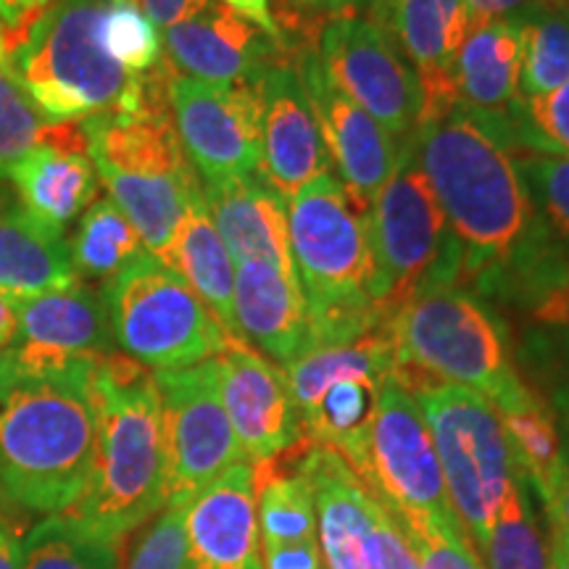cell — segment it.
Instances as JSON below:
<instances>
[{
    "label": "cell",
    "mask_w": 569,
    "mask_h": 569,
    "mask_svg": "<svg viewBox=\"0 0 569 569\" xmlns=\"http://www.w3.org/2000/svg\"><path fill=\"white\" fill-rule=\"evenodd\" d=\"M9 507L11 503L0 496V569H21V536Z\"/></svg>",
    "instance_id": "681fc988"
},
{
    "label": "cell",
    "mask_w": 569,
    "mask_h": 569,
    "mask_svg": "<svg viewBox=\"0 0 569 569\" xmlns=\"http://www.w3.org/2000/svg\"><path fill=\"white\" fill-rule=\"evenodd\" d=\"M96 451L88 486L63 517L124 540L169 503V457L156 377L122 351L92 369Z\"/></svg>",
    "instance_id": "3957f363"
},
{
    "label": "cell",
    "mask_w": 569,
    "mask_h": 569,
    "mask_svg": "<svg viewBox=\"0 0 569 569\" xmlns=\"http://www.w3.org/2000/svg\"><path fill=\"white\" fill-rule=\"evenodd\" d=\"M80 282L67 232L40 222L13 201H0V293L13 301Z\"/></svg>",
    "instance_id": "d4e9b609"
},
{
    "label": "cell",
    "mask_w": 569,
    "mask_h": 569,
    "mask_svg": "<svg viewBox=\"0 0 569 569\" xmlns=\"http://www.w3.org/2000/svg\"><path fill=\"white\" fill-rule=\"evenodd\" d=\"M261 551H264V569H327L319 540L261 546Z\"/></svg>",
    "instance_id": "7bdbcfd3"
},
{
    "label": "cell",
    "mask_w": 569,
    "mask_h": 569,
    "mask_svg": "<svg viewBox=\"0 0 569 569\" xmlns=\"http://www.w3.org/2000/svg\"><path fill=\"white\" fill-rule=\"evenodd\" d=\"M13 336H17V301L0 293V351L11 346Z\"/></svg>",
    "instance_id": "f907efd6"
},
{
    "label": "cell",
    "mask_w": 569,
    "mask_h": 569,
    "mask_svg": "<svg viewBox=\"0 0 569 569\" xmlns=\"http://www.w3.org/2000/svg\"><path fill=\"white\" fill-rule=\"evenodd\" d=\"M222 6L232 9L234 13H240V17L251 21V24L259 27L261 32L269 34V38L277 40L282 46L280 27H277L272 3H269V0H222Z\"/></svg>",
    "instance_id": "c3c4849f"
},
{
    "label": "cell",
    "mask_w": 569,
    "mask_h": 569,
    "mask_svg": "<svg viewBox=\"0 0 569 569\" xmlns=\"http://www.w3.org/2000/svg\"><path fill=\"white\" fill-rule=\"evenodd\" d=\"M478 553L486 569H551L549 530L540 528L528 480L507 498Z\"/></svg>",
    "instance_id": "836d02e7"
},
{
    "label": "cell",
    "mask_w": 569,
    "mask_h": 569,
    "mask_svg": "<svg viewBox=\"0 0 569 569\" xmlns=\"http://www.w3.org/2000/svg\"><path fill=\"white\" fill-rule=\"evenodd\" d=\"M296 67L315 106L327 153H330L332 167L338 169V180L351 201L369 213L375 196L393 174L403 146H398L365 109H359L330 80L317 46L298 51Z\"/></svg>",
    "instance_id": "2e32d148"
},
{
    "label": "cell",
    "mask_w": 569,
    "mask_h": 569,
    "mask_svg": "<svg viewBox=\"0 0 569 569\" xmlns=\"http://www.w3.org/2000/svg\"><path fill=\"white\" fill-rule=\"evenodd\" d=\"M21 569H122V540L51 515L21 538Z\"/></svg>",
    "instance_id": "d6a6232c"
},
{
    "label": "cell",
    "mask_w": 569,
    "mask_h": 569,
    "mask_svg": "<svg viewBox=\"0 0 569 569\" xmlns=\"http://www.w3.org/2000/svg\"><path fill=\"white\" fill-rule=\"evenodd\" d=\"M551 540V569H569V549L559 540Z\"/></svg>",
    "instance_id": "f5cc1de1"
},
{
    "label": "cell",
    "mask_w": 569,
    "mask_h": 569,
    "mask_svg": "<svg viewBox=\"0 0 569 569\" xmlns=\"http://www.w3.org/2000/svg\"><path fill=\"white\" fill-rule=\"evenodd\" d=\"M517 19L522 27L519 98L549 96L569 82V13L538 3Z\"/></svg>",
    "instance_id": "e575fe53"
},
{
    "label": "cell",
    "mask_w": 569,
    "mask_h": 569,
    "mask_svg": "<svg viewBox=\"0 0 569 569\" xmlns=\"http://www.w3.org/2000/svg\"><path fill=\"white\" fill-rule=\"evenodd\" d=\"M261 98L259 177L284 201L332 172L322 127L296 67V56L274 61L256 82Z\"/></svg>",
    "instance_id": "ac0fdd59"
},
{
    "label": "cell",
    "mask_w": 569,
    "mask_h": 569,
    "mask_svg": "<svg viewBox=\"0 0 569 569\" xmlns=\"http://www.w3.org/2000/svg\"><path fill=\"white\" fill-rule=\"evenodd\" d=\"M161 261L169 269H174L206 303V309L222 322L224 330L232 338H238L232 315L234 261L227 251L222 234L217 232L209 209H206L201 190L190 198L188 209H184L180 224H177L172 243L161 256Z\"/></svg>",
    "instance_id": "4316f807"
},
{
    "label": "cell",
    "mask_w": 569,
    "mask_h": 569,
    "mask_svg": "<svg viewBox=\"0 0 569 569\" xmlns=\"http://www.w3.org/2000/svg\"><path fill=\"white\" fill-rule=\"evenodd\" d=\"M53 0H0V27L9 40V56Z\"/></svg>",
    "instance_id": "ee69618b"
},
{
    "label": "cell",
    "mask_w": 569,
    "mask_h": 569,
    "mask_svg": "<svg viewBox=\"0 0 569 569\" xmlns=\"http://www.w3.org/2000/svg\"><path fill=\"white\" fill-rule=\"evenodd\" d=\"M525 315L519 365L528 369V386L569 422V280L553 288Z\"/></svg>",
    "instance_id": "f546056e"
},
{
    "label": "cell",
    "mask_w": 569,
    "mask_h": 569,
    "mask_svg": "<svg viewBox=\"0 0 569 569\" xmlns=\"http://www.w3.org/2000/svg\"><path fill=\"white\" fill-rule=\"evenodd\" d=\"M409 393L430 425L453 515L480 549L498 511L525 482L501 417L475 390L451 382H419Z\"/></svg>",
    "instance_id": "9c48e42d"
},
{
    "label": "cell",
    "mask_w": 569,
    "mask_h": 569,
    "mask_svg": "<svg viewBox=\"0 0 569 569\" xmlns=\"http://www.w3.org/2000/svg\"><path fill=\"white\" fill-rule=\"evenodd\" d=\"M419 569H486L461 525H401Z\"/></svg>",
    "instance_id": "ab89813d"
},
{
    "label": "cell",
    "mask_w": 569,
    "mask_h": 569,
    "mask_svg": "<svg viewBox=\"0 0 569 569\" xmlns=\"http://www.w3.org/2000/svg\"><path fill=\"white\" fill-rule=\"evenodd\" d=\"M127 569H184V503H167L142 532Z\"/></svg>",
    "instance_id": "60d3db41"
},
{
    "label": "cell",
    "mask_w": 569,
    "mask_h": 569,
    "mask_svg": "<svg viewBox=\"0 0 569 569\" xmlns=\"http://www.w3.org/2000/svg\"><path fill=\"white\" fill-rule=\"evenodd\" d=\"M372 301L386 322L411 298L461 282V248L417 161L415 138L369 206Z\"/></svg>",
    "instance_id": "ba28073f"
},
{
    "label": "cell",
    "mask_w": 569,
    "mask_h": 569,
    "mask_svg": "<svg viewBox=\"0 0 569 569\" xmlns=\"http://www.w3.org/2000/svg\"><path fill=\"white\" fill-rule=\"evenodd\" d=\"M540 6H546V9H553V11H561V13H569V0H538Z\"/></svg>",
    "instance_id": "11a10c76"
},
{
    "label": "cell",
    "mask_w": 569,
    "mask_h": 569,
    "mask_svg": "<svg viewBox=\"0 0 569 569\" xmlns=\"http://www.w3.org/2000/svg\"><path fill=\"white\" fill-rule=\"evenodd\" d=\"M465 3L469 30H472V27L488 24V21L525 17V13L536 9L538 0H465Z\"/></svg>",
    "instance_id": "bcb514c9"
},
{
    "label": "cell",
    "mask_w": 569,
    "mask_h": 569,
    "mask_svg": "<svg viewBox=\"0 0 569 569\" xmlns=\"http://www.w3.org/2000/svg\"><path fill=\"white\" fill-rule=\"evenodd\" d=\"M48 142L77 146L84 142V134L80 124H48L11 77L0 71V180L9 177L21 156Z\"/></svg>",
    "instance_id": "d590c367"
},
{
    "label": "cell",
    "mask_w": 569,
    "mask_h": 569,
    "mask_svg": "<svg viewBox=\"0 0 569 569\" xmlns=\"http://www.w3.org/2000/svg\"><path fill=\"white\" fill-rule=\"evenodd\" d=\"M522 27L498 19L472 27L457 56L459 101L482 113H503L519 101Z\"/></svg>",
    "instance_id": "83f0119b"
},
{
    "label": "cell",
    "mask_w": 569,
    "mask_h": 569,
    "mask_svg": "<svg viewBox=\"0 0 569 569\" xmlns=\"http://www.w3.org/2000/svg\"><path fill=\"white\" fill-rule=\"evenodd\" d=\"M396 380L451 382L501 407L525 388L501 315L459 284H440L411 298L388 322Z\"/></svg>",
    "instance_id": "8992f818"
},
{
    "label": "cell",
    "mask_w": 569,
    "mask_h": 569,
    "mask_svg": "<svg viewBox=\"0 0 569 569\" xmlns=\"http://www.w3.org/2000/svg\"><path fill=\"white\" fill-rule=\"evenodd\" d=\"M293 269L309 311L311 346H336L388 327L372 301L369 213L336 174L288 198Z\"/></svg>",
    "instance_id": "5b68a950"
},
{
    "label": "cell",
    "mask_w": 569,
    "mask_h": 569,
    "mask_svg": "<svg viewBox=\"0 0 569 569\" xmlns=\"http://www.w3.org/2000/svg\"><path fill=\"white\" fill-rule=\"evenodd\" d=\"M515 167L543 224L569 256V156L515 151Z\"/></svg>",
    "instance_id": "8d00e7d4"
},
{
    "label": "cell",
    "mask_w": 569,
    "mask_h": 569,
    "mask_svg": "<svg viewBox=\"0 0 569 569\" xmlns=\"http://www.w3.org/2000/svg\"><path fill=\"white\" fill-rule=\"evenodd\" d=\"M184 569H264L251 461H238L184 503Z\"/></svg>",
    "instance_id": "44dd1931"
},
{
    "label": "cell",
    "mask_w": 569,
    "mask_h": 569,
    "mask_svg": "<svg viewBox=\"0 0 569 569\" xmlns=\"http://www.w3.org/2000/svg\"><path fill=\"white\" fill-rule=\"evenodd\" d=\"M296 465L309 482L327 569H419L398 519L377 501L338 451L306 443Z\"/></svg>",
    "instance_id": "7c38bea8"
},
{
    "label": "cell",
    "mask_w": 569,
    "mask_h": 569,
    "mask_svg": "<svg viewBox=\"0 0 569 569\" xmlns=\"http://www.w3.org/2000/svg\"><path fill=\"white\" fill-rule=\"evenodd\" d=\"M167 56L142 74L132 101L80 122L98 182L156 259L167 253L190 198L201 190L169 109Z\"/></svg>",
    "instance_id": "277c9868"
},
{
    "label": "cell",
    "mask_w": 569,
    "mask_h": 569,
    "mask_svg": "<svg viewBox=\"0 0 569 569\" xmlns=\"http://www.w3.org/2000/svg\"><path fill=\"white\" fill-rule=\"evenodd\" d=\"M493 409L507 430L519 472L528 480L530 493L538 496L543 517H549L557 501L561 459H565V440L557 415L528 382L515 398Z\"/></svg>",
    "instance_id": "f1b7e54d"
},
{
    "label": "cell",
    "mask_w": 569,
    "mask_h": 569,
    "mask_svg": "<svg viewBox=\"0 0 569 569\" xmlns=\"http://www.w3.org/2000/svg\"><path fill=\"white\" fill-rule=\"evenodd\" d=\"M161 40L180 74L211 84H256L274 61L296 56L217 0L163 30Z\"/></svg>",
    "instance_id": "ffe728a7"
},
{
    "label": "cell",
    "mask_w": 569,
    "mask_h": 569,
    "mask_svg": "<svg viewBox=\"0 0 569 569\" xmlns=\"http://www.w3.org/2000/svg\"><path fill=\"white\" fill-rule=\"evenodd\" d=\"M277 9H282V46L290 53L317 46L322 21H327L325 0H277Z\"/></svg>",
    "instance_id": "b9f144b4"
},
{
    "label": "cell",
    "mask_w": 569,
    "mask_h": 569,
    "mask_svg": "<svg viewBox=\"0 0 569 569\" xmlns=\"http://www.w3.org/2000/svg\"><path fill=\"white\" fill-rule=\"evenodd\" d=\"M6 63H9V40H6V30L0 27V71L6 74Z\"/></svg>",
    "instance_id": "db71d44e"
},
{
    "label": "cell",
    "mask_w": 569,
    "mask_h": 569,
    "mask_svg": "<svg viewBox=\"0 0 569 569\" xmlns=\"http://www.w3.org/2000/svg\"><path fill=\"white\" fill-rule=\"evenodd\" d=\"M351 469L398 525H459L430 425L396 377L380 386L365 446Z\"/></svg>",
    "instance_id": "8fae6325"
},
{
    "label": "cell",
    "mask_w": 569,
    "mask_h": 569,
    "mask_svg": "<svg viewBox=\"0 0 569 569\" xmlns=\"http://www.w3.org/2000/svg\"><path fill=\"white\" fill-rule=\"evenodd\" d=\"M109 0H53L6 63V74L48 124H80L117 109L138 74L106 53L101 27Z\"/></svg>",
    "instance_id": "52a82bcc"
},
{
    "label": "cell",
    "mask_w": 569,
    "mask_h": 569,
    "mask_svg": "<svg viewBox=\"0 0 569 569\" xmlns=\"http://www.w3.org/2000/svg\"><path fill=\"white\" fill-rule=\"evenodd\" d=\"M559 427L561 440H565V459H561L557 501H553L551 515L546 517V530H549V538L559 540L569 549V422H559Z\"/></svg>",
    "instance_id": "f6af8a7d"
},
{
    "label": "cell",
    "mask_w": 569,
    "mask_h": 569,
    "mask_svg": "<svg viewBox=\"0 0 569 569\" xmlns=\"http://www.w3.org/2000/svg\"><path fill=\"white\" fill-rule=\"evenodd\" d=\"M153 377L167 436L169 503H188L246 457L227 417L217 359Z\"/></svg>",
    "instance_id": "5bb4252c"
},
{
    "label": "cell",
    "mask_w": 569,
    "mask_h": 569,
    "mask_svg": "<svg viewBox=\"0 0 569 569\" xmlns=\"http://www.w3.org/2000/svg\"><path fill=\"white\" fill-rule=\"evenodd\" d=\"M507 122L515 151L569 156V82L549 96L519 98Z\"/></svg>",
    "instance_id": "f35d334b"
},
{
    "label": "cell",
    "mask_w": 569,
    "mask_h": 569,
    "mask_svg": "<svg viewBox=\"0 0 569 569\" xmlns=\"http://www.w3.org/2000/svg\"><path fill=\"white\" fill-rule=\"evenodd\" d=\"M201 193L234 264L267 261L284 272H296L288 201L259 174L201 182Z\"/></svg>",
    "instance_id": "cb8c5ba5"
},
{
    "label": "cell",
    "mask_w": 569,
    "mask_h": 569,
    "mask_svg": "<svg viewBox=\"0 0 569 569\" xmlns=\"http://www.w3.org/2000/svg\"><path fill=\"white\" fill-rule=\"evenodd\" d=\"M169 109L201 182L259 174L261 98L256 84H211L172 67Z\"/></svg>",
    "instance_id": "9a60e30c"
},
{
    "label": "cell",
    "mask_w": 569,
    "mask_h": 569,
    "mask_svg": "<svg viewBox=\"0 0 569 569\" xmlns=\"http://www.w3.org/2000/svg\"><path fill=\"white\" fill-rule=\"evenodd\" d=\"M101 38L106 53L130 74H146L163 59V40L138 0H109Z\"/></svg>",
    "instance_id": "74e56055"
},
{
    "label": "cell",
    "mask_w": 569,
    "mask_h": 569,
    "mask_svg": "<svg viewBox=\"0 0 569 569\" xmlns=\"http://www.w3.org/2000/svg\"><path fill=\"white\" fill-rule=\"evenodd\" d=\"M6 180L13 182L27 211L61 232L98 198V174L84 142L32 148L13 163Z\"/></svg>",
    "instance_id": "484cf974"
},
{
    "label": "cell",
    "mask_w": 569,
    "mask_h": 569,
    "mask_svg": "<svg viewBox=\"0 0 569 569\" xmlns=\"http://www.w3.org/2000/svg\"><path fill=\"white\" fill-rule=\"evenodd\" d=\"M317 53L330 80L403 146L415 138L422 113V84L393 34L365 13L327 19Z\"/></svg>",
    "instance_id": "4fadbf2b"
},
{
    "label": "cell",
    "mask_w": 569,
    "mask_h": 569,
    "mask_svg": "<svg viewBox=\"0 0 569 569\" xmlns=\"http://www.w3.org/2000/svg\"><path fill=\"white\" fill-rule=\"evenodd\" d=\"M209 0H138L146 17L153 21L156 30H169L177 21L193 17Z\"/></svg>",
    "instance_id": "7dc6e473"
},
{
    "label": "cell",
    "mask_w": 569,
    "mask_h": 569,
    "mask_svg": "<svg viewBox=\"0 0 569 569\" xmlns=\"http://www.w3.org/2000/svg\"><path fill=\"white\" fill-rule=\"evenodd\" d=\"M13 359L34 369H61L98 361L117 351L103 293L74 282L17 301V336L6 348Z\"/></svg>",
    "instance_id": "d6986e66"
},
{
    "label": "cell",
    "mask_w": 569,
    "mask_h": 569,
    "mask_svg": "<svg viewBox=\"0 0 569 569\" xmlns=\"http://www.w3.org/2000/svg\"><path fill=\"white\" fill-rule=\"evenodd\" d=\"M382 0H325L327 19L346 17V13H372Z\"/></svg>",
    "instance_id": "816d5d0a"
},
{
    "label": "cell",
    "mask_w": 569,
    "mask_h": 569,
    "mask_svg": "<svg viewBox=\"0 0 569 569\" xmlns=\"http://www.w3.org/2000/svg\"><path fill=\"white\" fill-rule=\"evenodd\" d=\"M217 365L227 417L246 461L280 459L303 443L301 417L280 365L238 338L217 356Z\"/></svg>",
    "instance_id": "e0dca14e"
},
{
    "label": "cell",
    "mask_w": 569,
    "mask_h": 569,
    "mask_svg": "<svg viewBox=\"0 0 569 569\" xmlns=\"http://www.w3.org/2000/svg\"><path fill=\"white\" fill-rule=\"evenodd\" d=\"M71 261L77 274L88 280H111L130 261L146 253L138 230L130 219L119 211L111 198H96L80 219L69 238Z\"/></svg>",
    "instance_id": "1f68e13d"
},
{
    "label": "cell",
    "mask_w": 569,
    "mask_h": 569,
    "mask_svg": "<svg viewBox=\"0 0 569 569\" xmlns=\"http://www.w3.org/2000/svg\"><path fill=\"white\" fill-rule=\"evenodd\" d=\"M232 315L238 338L274 365L288 367L311 348L309 311L296 272L267 261L234 264Z\"/></svg>",
    "instance_id": "603a6c76"
},
{
    "label": "cell",
    "mask_w": 569,
    "mask_h": 569,
    "mask_svg": "<svg viewBox=\"0 0 569 569\" xmlns=\"http://www.w3.org/2000/svg\"><path fill=\"white\" fill-rule=\"evenodd\" d=\"M388 27L422 84V113L451 109L459 101L457 56L469 32L465 0H382L369 13Z\"/></svg>",
    "instance_id": "7402d4cb"
},
{
    "label": "cell",
    "mask_w": 569,
    "mask_h": 569,
    "mask_svg": "<svg viewBox=\"0 0 569 569\" xmlns=\"http://www.w3.org/2000/svg\"><path fill=\"white\" fill-rule=\"evenodd\" d=\"M253 478L261 546L317 540L315 496H311L309 482H306L298 465L293 469H284L282 459L261 461V465H253Z\"/></svg>",
    "instance_id": "4dcf8cb0"
},
{
    "label": "cell",
    "mask_w": 569,
    "mask_h": 569,
    "mask_svg": "<svg viewBox=\"0 0 569 569\" xmlns=\"http://www.w3.org/2000/svg\"><path fill=\"white\" fill-rule=\"evenodd\" d=\"M113 343L142 367H196L234 340L188 282L153 253H140L103 284Z\"/></svg>",
    "instance_id": "30bf717a"
},
{
    "label": "cell",
    "mask_w": 569,
    "mask_h": 569,
    "mask_svg": "<svg viewBox=\"0 0 569 569\" xmlns=\"http://www.w3.org/2000/svg\"><path fill=\"white\" fill-rule=\"evenodd\" d=\"M6 196H9V190H6V188H0V201H3Z\"/></svg>",
    "instance_id": "9f6ffc18"
},
{
    "label": "cell",
    "mask_w": 569,
    "mask_h": 569,
    "mask_svg": "<svg viewBox=\"0 0 569 569\" xmlns=\"http://www.w3.org/2000/svg\"><path fill=\"white\" fill-rule=\"evenodd\" d=\"M415 151L461 248L459 288L528 311L569 280V256L519 180L503 113L457 101L419 119Z\"/></svg>",
    "instance_id": "6da1fadb"
},
{
    "label": "cell",
    "mask_w": 569,
    "mask_h": 569,
    "mask_svg": "<svg viewBox=\"0 0 569 569\" xmlns=\"http://www.w3.org/2000/svg\"><path fill=\"white\" fill-rule=\"evenodd\" d=\"M96 365L34 369L0 351V496L11 507L51 517L82 496L96 451Z\"/></svg>",
    "instance_id": "7a4b0ae2"
}]
</instances>
